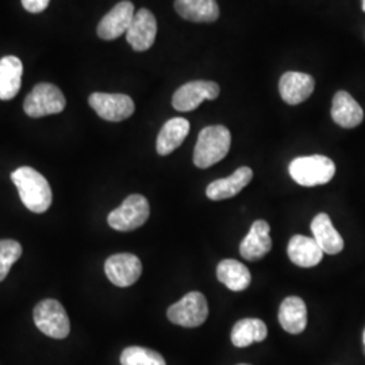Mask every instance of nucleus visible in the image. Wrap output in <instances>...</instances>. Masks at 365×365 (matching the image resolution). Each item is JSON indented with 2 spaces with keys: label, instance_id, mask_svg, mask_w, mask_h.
<instances>
[{
  "label": "nucleus",
  "instance_id": "0eeeda50",
  "mask_svg": "<svg viewBox=\"0 0 365 365\" xmlns=\"http://www.w3.org/2000/svg\"><path fill=\"white\" fill-rule=\"evenodd\" d=\"M66 105V96L58 87L49 83H41L27 95L24 110L29 117L41 118L61 113Z\"/></svg>",
  "mask_w": 365,
  "mask_h": 365
},
{
  "label": "nucleus",
  "instance_id": "cd10ccee",
  "mask_svg": "<svg viewBox=\"0 0 365 365\" xmlns=\"http://www.w3.org/2000/svg\"><path fill=\"white\" fill-rule=\"evenodd\" d=\"M363 11L365 13V0H363Z\"/></svg>",
  "mask_w": 365,
  "mask_h": 365
},
{
  "label": "nucleus",
  "instance_id": "7ed1b4c3",
  "mask_svg": "<svg viewBox=\"0 0 365 365\" xmlns=\"http://www.w3.org/2000/svg\"><path fill=\"white\" fill-rule=\"evenodd\" d=\"M288 170L294 182L299 185L315 187L327 184L334 178L336 165L329 157L313 155L292 160Z\"/></svg>",
  "mask_w": 365,
  "mask_h": 365
},
{
  "label": "nucleus",
  "instance_id": "423d86ee",
  "mask_svg": "<svg viewBox=\"0 0 365 365\" xmlns=\"http://www.w3.org/2000/svg\"><path fill=\"white\" fill-rule=\"evenodd\" d=\"M172 324L182 327H197L203 325L209 317V304L202 292L192 291L182 299L172 304L168 312Z\"/></svg>",
  "mask_w": 365,
  "mask_h": 365
},
{
  "label": "nucleus",
  "instance_id": "c756f323",
  "mask_svg": "<svg viewBox=\"0 0 365 365\" xmlns=\"http://www.w3.org/2000/svg\"><path fill=\"white\" fill-rule=\"evenodd\" d=\"M240 365H249V364H240Z\"/></svg>",
  "mask_w": 365,
  "mask_h": 365
},
{
  "label": "nucleus",
  "instance_id": "5701e85b",
  "mask_svg": "<svg viewBox=\"0 0 365 365\" xmlns=\"http://www.w3.org/2000/svg\"><path fill=\"white\" fill-rule=\"evenodd\" d=\"M217 277L226 287L235 292L247 289L252 282V274L247 265L233 259H226L218 264Z\"/></svg>",
  "mask_w": 365,
  "mask_h": 365
},
{
  "label": "nucleus",
  "instance_id": "412c9836",
  "mask_svg": "<svg viewBox=\"0 0 365 365\" xmlns=\"http://www.w3.org/2000/svg\"><path fill=\"white\" fill-rule=\"evenodd\" d=\"M314 240L327 255H337L344 249V240L333 226L330 217L321 212L312 222Z\"/></svg>",
  "mask_w": 365,
  "mask_h": 365
},
{
  "label": "nucleus",
  "instance_id": "1a4fd4ad",
  "mask_svg": "<svg viewBox=\"0 0 365 365\" xmlns=\"http://www.w3.org/2000/svg\"><path fill=\"white\" fill-rule=\"evenodd\" d=\"M88 103L99 117L110 122L125 120L131 117L135 110L133 99L123 93L95 92L90 96Z\"/></svg>",
  "mask_w": 365,
  "mask_h": 365
},
{
  "label": "nucleus",
  "instance_id": "6e6552de",
  "mask_svg": "<svg viewBox=\"0 0 365 365\" xmlns=\"http://www.w3.org/2000/svg\"><path fill=\"white\" fill-rule=\"evenodd\" d=\"M220 95V86L207 80H194L182 84L178 91L173 93L172 106L178 111H192L205 101H214Z\"/></svg>",
  "mask_w": 365,
  "mask_h": 365
},
{
  "label": "nucleus",
  "instance_id": "4468645a",
  "mask_svg": "<svg viewBox=\"0 0 365 365\" xmlns=\"http://www.w3.org/2000/svg\"><path fill=\"white\" fill-rule=\"evenodd\" d=\"M315 88L314 78L307 73L286 72L279 81L282 99L291 106L300 105L307 101Z\"/></svg>",
  "mask_w": 365,
  "mask_h": 365
},
{
  "label": "nucleus",
  "instance_id": "f3484780",
  "mask_svg": "<svg viewBox=\"0 0 365 365\" xmlns=\"http://www.w3.org/2000/svg\"><path fill=\"white\" fill-rule=\"evenodd\" d=\"M287 253L289 260L302 268L315 267L324 257V250L317 241L306 235H294L288 242Z\"/></svg>",
  "mask_w": 365,
  "mask_h": 365
},
{
  "label": "nucleus",
  "instance_id": "20e7f679",
  "mask_svg": "<svg viewBox=\"0 0 365 365\" xmlns=\"http://www.w3.org/2000/svg\"><path fill=\"white\" fill-rule=\"evenodd\" d=\"M150 215V206L148 199L143 195L134 194L128 196L123 203L113 210L107 222L117 232H133L141 227Z\"/></svg>",
  "mask_w": 365,
  "mask_h": 365
},
{
  "label": "nucleus",
  "instance_id": "a878e982",
  "mask_svg": "<svg viewBox=\"0 0 365 365\" xmlns=\"http://www.w3.org/2000/svg\"><path fill=\"white\" fill-rule=\"evenodd\" d=\"M22 256V245L15 240H0V282L10 272L11 267Z\"/></svg>",
  "mask_w": 365,
  "mask_h": 365
},
{
  "label": "nucleus",
  "instance_id": "dca6fc26",
  "mask_svg": "<svg viewBox=\"0 0 365 365\" xmlns=\"http://www.w3.org/2000/svg\"><path fill=\"white\" fill-rule=\"evenodd\" d=\"M331 118L341 128L353 129L363 122L364 111L351 93L339 91L333 98Z\"/></svg>",
  "mask_w": 365,
  "mask_h": 365
},
{
  "label": "nucleus",
  "instance_id": "bb28decb",
  "mask_svg": "<svg viewBox=\"0 0 365 365\" xmlns=\"http://www.w3.org/2000/svg\"><path fill=\"white\" fill-rule=\"evenodd\" d=\"M51 0H22V4L29 13H42L49 6Z\"/></svg>",
  "mask_w": 365,
  "mask_h": 365
},
{
  "label": "nucleus",
  "instance_id": "6ab92c4d",
  "mask_svg": "<svg viewBox=\"0 0 365 365\" xmlns=\"http://www.w3.org/2000/svg\"><path fill=\"white\" fill-rule=\"evenodd\" d=\"M279 322L289 334H300L307 327V307L299 297H288L279 309Z\"/></svg>",
  "mask_w": 365,
  "mask_h": 365
},
{
  "label": "nucleus",
  "instance_id": "c85d7f7f",
  "mask_svg": "<svg viewBox=\"0 0 365 365\" xmlns=\"http://www.w3.org/2000/svg\"><path fill=\"white\" fill-rule=\"evenodd\" d=\"M363 341H364V346H365V330H364V334H363Z\"/></svg>",
  "mask_w": 365,
  "mask_h": 365
},
{
  "label": "nucleus",
  "instance_id": "4be33fe9",
  "mask_svg": "<svg viewBox=\"0 0 365 365\" xmlns=\"http://www.w3.org/2000/svg\"><path fill=\"white\" fill-rule=\"evenodd\" d=\"M175 10L191 22L210 24L220 16V7L215 0H175Z\"/></svg>",
  "mask_w": 365,
  "mask_h": 365
},
{
  "label": "nucleus",
  "instance_id": "a211bd4d",
  "mask_svg": "<svg viewBox=\"0 0 365 365\" xmlns=\"http://www.w3.org/2000/svg\"><path fill=\"white\" fill-rule=\"evenodd\" d=\"M188 133L190 122L185 118H172L167 120L157 135V153L160 156H168L182 144Z\"/></svg>",
  "mask_w": 365,
  "mask_h": 365
},
{
  "label": "nucleus",
  "instance_id": "2eb2a0df",
  "mask_svg": "<svg viewBox=\"0 0 365 365\" xmlns=\"http://www.w3.org/2000/svg\"><path fill=\"white\" fill-rule=\"evenodd\" d=\"M253 179V170L249 167H241L233 175L225 179L210 182L206 195L211 200H225L240 194Z\"/></svg>",
  "mask_w": 365,
  "mask_h": 365
},
{
  "label": "nucleus",
  "instance_id": "ddd939ff",
  "mask_svg": "<svg viewBox=\"0 0 365 365\" xmlns=\"http://www.w3.org/2000/svg\"><path fill=\"white\" fill-rule=\"evenodd\" d=\"M269 225L264 220L253 222L248 235L240 245V253L242 259L248 261L261 260L272 249V238L269 235Z\"/></svg>",
  "mask_w": 365,
  "mask_h": 365
},
{
  "label": "nucleus",
  "instance_id": "f257e3e1",
  "mask_svg": "<svg viewBox=\"0 0 365 365\" xmlns=\"http://www.w3.org/2000/svg\"><path fill=\"white\" fill-rule=\"evenodd\" d=\"M11 180L26 209L42 214L52 205V190L48 180L31 167H21L11 173Z\"/></svg>",
  "mask_w": 365,
  "mask_h": 365
},
{
  "label": "nucleus",
  "instance_id": "f03ea898",
  "mask_svg": "<svg viewBox=\"0 0 365 365\" xmlns=\"http://www.w3.org/2000/svg\"><path fill=\"white\" fill-rule=\"evenodd\" d=\"M232 134L222 125L207 126L199 133L194 150V164L197 168H209L227 156Z\"/></svg>",
  "mask_w": 365,
  "mask_h": 365
},
{
  "label": "nucleus",
  "instance_id": "393cba45",
  "mask_svg": "<svg viewBox=\"0 0 365 365\" xmlns=\"http://www.w3.org/2000/svg\"><path fill=\"white\" fill-rule=\"evenodd\" d=\"M122 365H167L164 357L156 351L143 346H129L120 354Z\"/></svg>",
  "mask_w": 365,
  "mask_h": 365
},
{
  "label": "nucleus",
  "instance_id": "9d476101",
  "mask_svg": "<svg viewBox=\"0 0 365 365\" xmlns=\"http://www.w3.org/2000/svg\"><path fill=\"white\" fill-rule=\"evenodd\" d=\"M106 276L117 287H130L143 274V264L133 253H117L105 262Z\"/></svg>",
  "mask_w": 365,
  "mask_h": 365
},
{
  "label": "nucleus",
  "instance_id": "9b49d317",
  "mask_svg": "<svg viewBox=\"0 0 365 365\" xmlns=\"http://www.w3.org/2000/svg\"><path fill=\"white\" fill-rule=\"evenodd\" d=\"M156 34L155 15L146 9H141L134 14L130 27L126 31V39L135 52H145L153 46Z\"/></svg>",
  "mask_w": 365,
  "mask_h": 365
},
{
  "label": "nucleus",
  "instance_id": "f8f14e48",
  "mask_svg": "<svg viewBox=\"0 0 365 365\" xmlns=\"http://www.w3.org/2000/svg\"><path fill=\"white\" fill-rule=\"evenodd\" d=\"M134 4L129 0H123L106 14L98 26V36L106 41L118 38L125 34L134 18Z\"/></svg>",
  "mask_w": 365,
  "mask_h": 365
},
{
  "label": "nucleus",
  "instance_id": "aec40b11",
  "mask_svg": "<svg viewBox=\"0 0 365 365\" xmlns=\"http://www.w3.org/2000/svg\"><path fill=\"white\" fill-rule=\"evenodd\" d=\"M24 66L16 56L0 60V101H11L21 90Z\"/></svg>",
  "mask_w": 365,
  "mask_h": 365
},
{
  "label": "nucleus",
  "instance_id": "39448f33",
  "mask_svg": "<svg viewBox=\"0 0 365 365\" xmlns=\"http://www.w3.org/2000/svg\"><path fill=\"white\" fill-rule=\"evenodd\" d=\"M36 327L45 336L56 339L68 337L71 331V322L64 306L54 299L39 302L33 314Z\"/></svg>",
  "mask_w": 365,
  "mask_h": 365
},
{
  "label": "nucleus",
  "instance_id": "b1692460",
  "mask_svg": "<svg viewBox=\"0 0 365 365\" xmlns=\"http://www.w3.org/2000/svg\"><path fill=\"white\" fill-rule=\"evenodd\" d=\"M268 329L259 318H244L232 330V342L237 348H247L253 342L267 339Z\"/></svg>",
  "mask_w": 365,
  "mask_h": 365
}]
</instances>
